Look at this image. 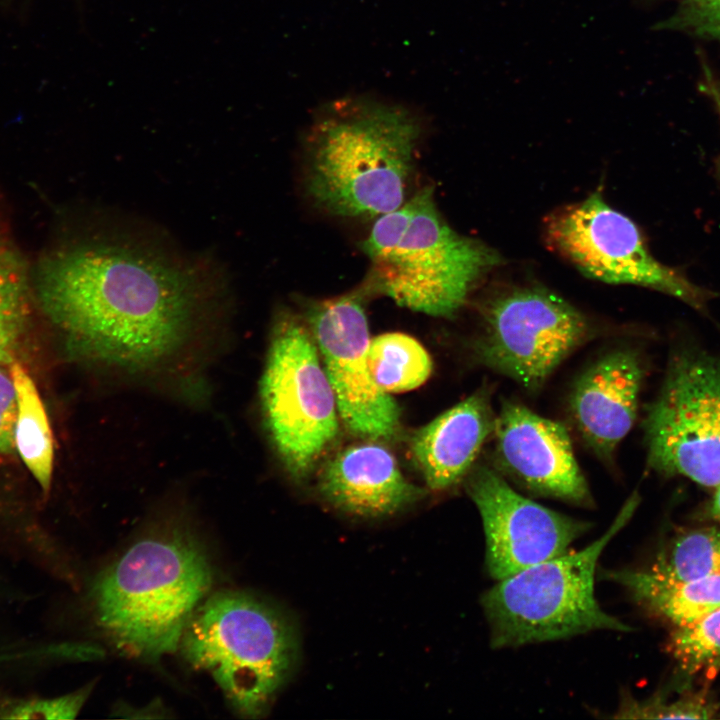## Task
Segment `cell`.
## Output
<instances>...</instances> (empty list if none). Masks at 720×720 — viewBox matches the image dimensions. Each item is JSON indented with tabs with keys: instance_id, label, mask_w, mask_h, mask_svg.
<instances>
[{
	"instance_id": "obj_1",
	"label": "cell",
	"mask_w": 720,
	"mask_h": 720,
	"mask_svg": "<svg viewBox=\"0 0 720 720\" xmlns=\"http://www.w3.org/2000/svg\"><path fill=\"white\" fill-rule=\"evenodd\" d=\"M38 280L45 312L76 348L139 367L179 346L220 279L201 260L104 236L48 257Z\"/></svg>"
},
{
	"instance_id": "obj_2",
	"label": "cell",
	"mask_w": 720,
	"mask_h": 720,
	"mask_svg": "<svg viewBox=\"0 0 720 720\" xmlns=\"http://www.w3.org/2000/svg\"><path fill=\"white\" fill-rule=\"evenodd\" d=\"M421 125L399 105L336 104L313 125L305 149V188L323 211L373 219L406 201Z\"/></svg>"
},
{
	"instance_id": "obj_3",
	"label": "cell",
	"mask_w": 720,
	"mask_h": 720,
	"mask_svg": "<svg viewBox=\"0 0 720 720\" xmlns=\"http://www.w3.org/2000/svg\"><path fill=\"white\" fill-rule=\"evenodd\" d=\"M212 581L207 554L190 534L176 529L151 534L97 577L96 622L122 653L157 661L179 648Z\"/></svg>"
},
{
	"instance_id": "obj_4",
	"label": "cell",
	"mask_w": 720,
	"mask_h": 720,
	"mask_svg": "<svg viewBox=\"0 0 720 720\" xmlns=\"http://www.w3.org/2000/svg\"><path fill=\"white\" fill-rule=\"evenodd\" d=\"M361 250L371 266L363 286L399 306L434 317L456 314L477 281L500 259L441 216L432 186L376 218Z\"/></svg>"
},
{
	"instance_id": "obj_5",
	"label": "cell",
	"mask_w": 720,
	"mask_h": 720,
	"mask_svg": "<svg viewBox=\"0 0 720 720\" xmlns=\"http://www.w3.org/2000/svg\"><path fill=\"white\" fill-rule=\"evenodd\" d=\"M186 661L207 672L235 711L263 715L296 656L286 619L259 599L239 591L206 597L190 618L180 646Z\"/></svg>"
},
{
	"instance_id": "obj_6",
	"label": "cell",
	"mask_w": 720,
	"mask_h": 720,
	"mask_svg": "<svg viewBox=\"0 0 720 720\" xmlns=\"http://www.w3.org/2000/svg\"><path fill=\"white\" fill-rule=\"evenodd\" d=\"M637 504V497H631L607 531L581 551L566 552L498 580L482 597L492 646L514 647L593 630H630L602 610L595 598L594 578L602 551Z\"/></svg>"
},
{
	"instance_id": "obj_7",
	"label": "cell",
	"mask_w": 720,
	"mask_h": 720,
	"mask_svg": "<svg viewBox=\"0 0 720 720\" xmlns=\"http://www.w3.org/2000/svg\"><path fill=\"white\" fill-rule=\"evenodd\" d=\"M260 394L281 461L293 477L305 478L334 442L339 412L313 335L292 312L276 319Z\"/></svg>"
},
{
	"instance_id": "obj_8",
	"label": "cell",
	"mask_w": 720,
	"mask_h": 720,
	"mask_svg": "<svg viewBox=\"0 0 720 720\" xmlns=\"http://www.w3.org/2000/svg\"><path fill=\"white\" fill-rule=\"evenodd\" d=\"M647 466L708 488L720 484V358L684 350L670 361L643 422Z\"/></svg>"
},
{
	"instance_id": "obj_9",
	"label": "cell",
	"mask_w": 720,
	"mask_h": 720,
	"mask_svg": "<svg viewBox=\"0 0 720 720\" xmlns=\"http://www.w3.org/2000/svg\"><path fill=\"white\" fill-rule=\"evenodd\" d=\"M549 246L585 275L675 297L705 312L714 293L658 261L637 225L608 205L600 191L553 212L545 220Z\"/></svg>"
},
{
	"instance_id": "obj_10",
	"label": "cell",
	"mask_w": 720,
	"mask_h": 720,
	"mask_svg": "<svg viewBox=\"0 0 720 720\" xmlns=\"http://www.w3.org/2000/svg\"><path fill=\"white\" fill-rule=\"evenodd\" d=\"M592 336L589 320L563 298L517 287L485 304L473 350L480 364L535 392Z\"/></svg>"
},
{
	"instance_id": "obj_11",
	"label": "cell",
	"mask_w": 720,
	"mask_h": 720,
	"mask_svg": "<svg viewBox=\"0 0 720 720\" xmlns=\"http://www.w3.org/2000/svg\"><path fill=\"white\" fill-rule=\"evenodd\" d=\"M362 285L339 297L305 304L307 323L332 385L339 417L350 432L383 440L400 428V412L389 393L375 382L368 362L370 343Z\"/></svg>"
},
{
	"instance_id": "obj_12",
	"label": "cell",
	"mask_w": 720,
	"mask_h": 720,
	"mask_svg": "<svg viewBox=\"0 0 720 720\" xmlns=\"http://www.w3.org/2000/svg\"><path fill=\"white\" fill-rule=\"evenodd\" d=\"M467 492L483 521L486 566L496 580L566 553L589 529L586 522L522 496L484 465L469 473Z\"/></svg>"
},
{
	"instance_id": "obj_13",
	"label": "cell",
	"mask_w": 720,
	"mask_h": 720,
	"mask_svg": "<svg viewBox=\"0 0 720 720\" xmlns=\"http://www.w3.org/2000/svg\"><path fill=\"white\" fill-rule=\"evenodd\" d=\"M495 470L525 490L574 505L593 504L569 431L525 405L503 400L493 432Z\"/></svg>"
},
{
	"instance_id": "obj_14",
	"label": "cell",
	"mask_w": 720,
	"mask_h": 720,
	"mask_svg": "<svg viewBox=\"0 0 720 720\" xmlns=\"http://www.w3.org/2000/svg\"><path fill=\"white\" fill-rule=\"evenodd\" d=\"M645 368L637 350L616 348L589 365L570 391V418L587 447L605 462L636 421Z\"/></svg>"
},
{
	"instance_id": "obj_15",
	"label": "cell",
	"mask_w": 720,
	"mask_h": 720,
	"mask_svg": "<svg viewBox=\"0 0 720 720\" xmlns=\"http://www.w3.org/2000/svg\"><path fill=\"white\" fill-rule=\"evenodd\" d=\"M318 488L338 510L362 517L393 514L425 494L405 478L394 455L374 442L337 453L323 467Z\"/></svg>"
},
{
	"instance_id": "obj_16",
	"label": "cell",
	"mask_w": 720,
	"mask_h": 720,
	"mask_svg": "<svg viewBox=\"0 0 720 720\" xmlns=\"http://www.w3.org/2000/svg\"><path fill=\"white\" fill-rule=\"evenodd\" d=\"M495 418L489 390L480 389L414 434L412 456L429 489L447 490L469 475Z\"/></svg>"
},
{
	"instance_id": "obj_17",
	"label": "cell",
	"mask_w": 720,
	"mask_h": 720,
	"mask_svg": "<svg viewBox=\"0 0 720 720\" xmlns=\"http://www.w3.org/2000/svg\"><path fill=\"white\" fill-rule=\"evenodd\" d=\"M631 597L675 626L696 620L720 607V576L682 581L652 570H622L607 574Z\"/></svg>"
},
{
	"instance_id": "obj_18",
	"label": "cell",
	"mask_w": 720,
	"mask_h": 720,
	"mask_svg": "<svg viewBox=\"0 0 720 720\" xmlns=\"http://www.w3.org/2000/svg\"><path fill=\"white\" fill-rule=\"evenodd\" d=\"M10 374L17 396L14 447L44 491H48L53 468V437L38 390L19 363Z\"/></svg>"
},
{
	"instance_id": "obj_19",
	"label": "cell",
	"mask_w": 720,
	"mask_h": 720,
	"mask_svg": "<svg viewBox=\"0 0 720 720\" xmlns=\"http://www.w3.org/2000/svg\"><path fill=\"white\" fill-rule=\"evenodd\" d=\"M368 362L375 382L387 393L415 389L432 371L426 349L415 338L398 332L370 339Z\"/></svg>"
},
{
	"instance_id": "obj_20",
	"label": "cell",
	"mask_w": 720,
	"mask_h": 720,
	"mask_svg": "<svg viewBox=\"0 0 720 720\" xmlns=\"http://www.w3.org/2000/svg\"><path fill=\"white\" fill-rule=\"evenodd\" d=\"M650 570L682 581L720 576V525L677 534L659 552Z\"/></svg>"
},
{
	"instance_id": "obj_21",
	"label": "cell",
	"mask_w": 720,
	"mask_h": 720,
	"mask_svg": "<svg viewBox=\"0 0 720 720\" xmlns=\"http://www.w3.org/2000/svg\"><path fill=\"white\" fill-rule=\"evenodd\" d=\"M668 649L681 676L714 678L720 670V607L689 623L675 626Z\"/></svg>"
},
{
	"instance_id": "obj_22",
	"label": "cell",
	"mask_w": 720,
	"mask_h": 720,
	"mask_svg": "<svg viewBox=\"0 0 720 720\" xmlns=\"http://www.w3.org/2000/svg\"><path fill=\"white\" fill-rule=\"evenodd\" d=\"M28 279L24 264L0 238V364L12 357L27 315Z\"/></svg>"
},
{
	"instance_id": "obj_23",
	"label": "cell",
	"mask_w": 720,
	"mask_h": 720,
	"mask_svg": "<svg viewBox=\"0 0 720 720\" xmlns=\"http://www.w3.org/2000/svg\"><path fill=\"white\" fill-rule=\"evenodd\" d=\"M718 705L703 692H688L670 701L662 695L644 701L627 698L622 703L618 718L650 719H709L717 712Z\"/></svg>"
},
{
	"instance_id": "obj_24",
	"label": "cell",
	"mask_w": 720,
	"mask_h": 720,
	"mask_svg": "<svg viewBox=\"0 0 720 720\" xmlns=\"http://www.w3.org/2000/svg\"><path fill=\"white\" fill-rule=\"evenodd\" d=\"M655 29L685 33L720 44V0H682Z\"/></svg>"
},
{
	"instance_id": "obj_25",
	"label": "cell",
	"mask_w": 720,
	"mask_h": 720,
	"mask_svg": "<svg viewBox=\"0 0 720 720\" xmlns=\"http://www.w3.org/2000/svg\"><path fill=\"white\" fill-rule=\"evenodd\" d=\"M93 683L65 696L23 702L10 710V719H71L76 717L88 699Z\"/></svg>"
},
{
	"instance_id": "obj_26",
	"label": "cell",
	"mask_w": 720,
	"mask_h": 720,
	"mask_svg": "<svg viewBox=\"0 0 720 720\" xmlns=\"http://www.w3.org/2000/svg\"><path fill=\"white\" fill-rule=\"evenodd\" d=\"M17 396L11 374L0 369V453H10L14 447V427Z\"/></svg>"
},
{
	"instance_id": "obj_27",
	"label": "cell",
	"mask_w": 720,
	"mask_h": 720,
	"mask_svg": "<svg viewBox=\"0 0 720 720\" xmlns=\"http://www.w3.org/2000/svg\"><path fill=\"white\" fill-rule=\"evenodd\" d=\"M701 90L708 96L713 103L720 104V80L714 77L710 69L704 65L703 81L700 85Z\"/></svg>"
},
{
	"instance_id": "obj_28",
	"label": "cell",
	"mask_w": 720,
	"mask_h": 720,
	"mask_svg": "<svg viewBox=\"0 0 720 720\" xmlns=\"http://www.w3.org/2000/svg\"><path fill=\"white\" fill-rule=\"evenodd\" d=\"M704 516L720 523V484L714 488V493L704 509Z\"/></svg>"
},
{
	"instance_id": "obj_29",
	"label": "cell",
	"mask_w": 720,
	"mask_h": 720,
	"mask_svg": "<svg viewBox=\"0 0 720 720\" xmlns=\"http://www.w3.org/2000/svg\"><path fill=\"white\" fill-rule=\"evenodd\" d=\"M713 104H714V106H715V108H716V111H717L719 117H720V104H719V103H713Z\"/></svg>"
}]
</instances>
